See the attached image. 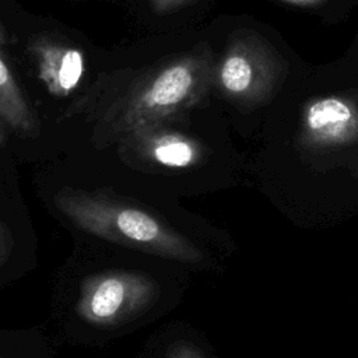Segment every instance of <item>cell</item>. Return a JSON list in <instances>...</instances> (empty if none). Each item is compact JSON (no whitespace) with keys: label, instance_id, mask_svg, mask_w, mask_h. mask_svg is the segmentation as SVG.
Returning <instances> with one entry per match:
<instances>
[{"label":"cell","instance_id":"cell-1","mask_svg":"<svg viewBox=\"0 0 358 358\" xmlns=\"http://www.w3.org/2000/svg\"><path fill=\"white\" fill-rule=\"evenodd\" d=\"M55 204L76 227L102 239L187 264L203 260L190 239L141 208L77 189L59 192Z\"/></svg>","mask_w":358,"mask_h":358},{"label":"cell","instance_id":"cell-2","mask_svg":"<svg viewBox=\"0 0 358 358\" xmlns=\"http://www.w3.org/2000/svg\"><path fill=\"white\" fill-rule=\"evenodd\" d=\"M214 81L213 56L201 48L172 59L150 74L113 116L112 129L129 136L164 124L197 105Z\"/></svg>","mask_w":358,"mask_h":358},{"label":"cell","instance_id":"cell-3","mask_svg":"<svg viewBox=\"0 0 358 358\" xmlns=\"http://www.w3.org/2000/svg\"><path fill=\"white\" fill-rule=\"evenodd\" d=\"M287 63L255 32L235 36L214 67L221 94L239 105H260L273 98L287 76Z\"/></svg>","mask_w":358,"mask_h":358},{"label":"cell","instance_id":"cell-4","mask_svg":"<svg viewBox=\"0 0 358 358\" xmlns=\"http://www.w3.org/2000/svg\"><path fill=\"white\" fill-rule=\"evenodd\" d=\"M158 292V284L144 273L109 270L84 280L76 309L91 324L115 326L148 309Z\"/></svg>","mask_w":358,"mask_h":358},{"label":"cell","instance_id":"cell-5","mask_svg":"<svg viewBox=\"0 0 358 358\" xmlns=\"http://www.w3.org/2000/svg\"><path fill=\"white\" fill-rule=\"evenodd\" d=\"M299 143L306 148H334L358 141V103L338 94L308 99L299 116Z\"/></svg>","mask_w":358,"mask_h":358},{"label":"cell","instance_id":"cell-6","mask_svg":"<svg viewBox=\"0 0 358 358\" xmlns=\"http://www.w3.org/2000/svg\"><path fill=\"white\" fill-rule=\"evenodd\" d=\"M39 80L56 96H66L81 83L85 71L84 55L80 49L56 42L39 39L31 46Z\"/></svg>","mask_w":358,"mask_h":358},{"label":"cell","instance_id":"cell-7","mask_svg":"<svg viewBox=\"0 0 358 358\" xmlns=\"http://www.w3.org/2000/svg\"><path fill=\"white\" fill-rule=\"evenodd\" d=\"M138 154L155 165L169 169H185L197 164L203 157L199 141L164 124L148 126L131 134Z\"/></svg>","mask_w":358,"mask_h":358},{"label":"cell","instance_id":"cell-8","mask_svg":"<svg viewBox=\"0 0 358 358\" xmlns=\"http://www.w3.org/2000/svg\"><path fill=\"white\" fill-rule=\"evenodd\" d=\"M0 117L21 136L36 131L35 116L25 99L17 80L0 53Z\"/></svg>","mask_w":358,"mask_h":358},{"label":"cell","instance_id":"cell-9","mask_svg":"<svg viewBox=\"0 0 358 358\" xmlns=\"http://www.w3.org/2000/svg\"><path fill=\"white\" fill-rule=\"evenodd\" d=\"M14 249V239L7 225L0 218V268L8 262Z\"/></svg>","mask_w":358,"mask_h":358},{"label":"cell","instance_id":"cell-10","mask_svg":"<svg viewBox=\"0 0 358 358\" xmlns=\"http://www.w3.org/2000/svg\"><path fill=\"white\" fill-rule=\"evenodd\" d=\"M166 358H204V357L193 345L185 344V343H178L169 348Z\"/></svg>","mask_w":358,"mask_h":358},{"label":"cell","instance_id":"cell-11","mask_svg":"<svg viewBox=\"0 0 358 358\" xmlns=\"http://www.w3.org/2000/svg\"><path fill=\"white\" fill-rule=\"evenodd\" d=\"M193 1L194 0H150V4L157 14H168Z\"/></svg>","mask_w":358,"mask_h":358},{"label":"cell","instance_id":"cell-12","mask_svg":"<svg viewBox=\"0 0 358 358\" xmlns=\"http://www.w3.org/2000/svg\"><path fill=\"white\" fill-rule=\"evenodd\" d=\"M280 1L291 6H298V7H313L323 3L324 0H280Z\"/></svg>","mask_w":358,"mask_h":358},{"label":"cell","instance_id":"cell-13","mask_svg":"<svg viewBox=\"0 0 358 358\" xmlns=\"http://www.w3.org/2000/svg\"><path fill=\"white\" fill-rule=\"evenodd\" d=\"M1 117H0V144L6 140V133H4V129H3V124H1Z\"/></svg>","mask_w":358,"mask_h":358},{"label":"cell","instance_id":"cell-14","mask_svg":"<svg viewBox=\"0 0 358 358\" xmlns=\"http://www.w3.org/2000/svg\"><path fill=\"white\" fill-rule=\"evenodd\" d=\"M4 42H6V39H4V35H3V32L0 29V48L4 45Z\"/></svg>","mask_w":358,"mask_h":358}]
</instances>
